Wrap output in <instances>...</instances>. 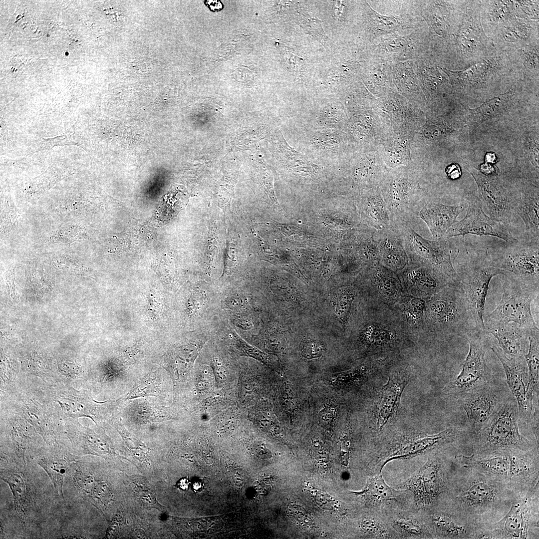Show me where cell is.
<instances>
[{"instance_id": "cell-52", "label": "cell", "mask_w": 539, "mask_h": 539, "mask_svg": "<svg viewBox=\"0 0 539 539\" xmlns=\"http://www.w3.org/2000/svg\"><path fill=\"white\" fill-rule=\"evenodd\" d=\"M281 49L288 65L293 70H299L303 64V59L284 46Z\"/></svg>"}, {"instance_id": "cell-32", "label": "cell", "mask_w": 539, "mask_h": 539, "mask_svg": "<svg viewBox=\"0 0 539 539\" xmlns=\"http://www.w3.org/2000/svg\"><path fill=\"white\" fill-rule=\"evenodd\" d=\"M455 459L461 466L473 469L506 484L509 466L508 453L459 455L456 456Z\"/></svg>"}, {"instance_id": "cell-15", "label": "cell", "mask_w": 539, "mask_h": 539, "mask_svg": "<svg viewBox=\"0 0 539 539\" xmlns=\"http://www.w3.org/2000/svg\"><path fill=\"white\" fill-rule=\"evenodd\" d=\"M466 200L469 206L466 216L460 221H456L448 229L442 238L449 240L456 236L471 234L494 236L507 243L517 240L503 224L493 220L486 215L478 197L471 195L466 197Z\"/></svg>"}, {"instance_id": "cell-34", "label": "cell", "mask_w": 539, "mask_h": 539, "mask_svg": "<svg viewBox=\"0 0 539 539\" xmlns=\"http://www.w3.org/2000/svg\"><path fill=\"white\" fill-rule=\"evenodd\" d=\"M456 513L455 517L445 513H435L431 516L435 533L444 539H473L478 525Z\"/></svg>"}, {"instance_id": "cell-16", "label": "cell", "mask_w": 539, "mask_h": 539, "mask_svg": "<svg viewBox=\"0 0 539 539\" xmlns=\"http://www.w3.org/2000/svg\"><path fill=\"white\" fill-rule=\"evenodd\" d=\"M490 348L502 364L506 382L517 403L520 418L531 426L539 417V406L535 407L527 397L528 370L525 357L508 358L496 345Z\"/></svg>"}, {"instance_id": "cell-14", "label": "cell", "mask_w": 539, "mask_h": 539, "mask_svg": "<svg viewBox=\"0 0 539 539\" xmlns=\"http://www.w3.org/2000/svg\"><path fill=\"white\" fill-rule=\"evenodd\" d=\"M26 457L46 472L60 503L65 505L63 492L65 478L70 464L77 458L67 438L65 441L62 437L48 445L43 442L34 446L27 451Z\"/></svg>"}, {"instance_id": "cell-60", "label": "cell", "mask_w": 539, "mask_h": 539, "mask_svg": "<svg viewBox=\"0 0 539 539\" xmlns=\"http://www.w3.org/2000/svg\"><path fill=\"white\" fill-rule=\"evenodd\" d=\"M486 161L487 162L493 163L496 160L495 156L493 153H488V154H487V155H486Z\"/></svg>"}, {"instance_id": "cell-48", "label": "cell", "mask_w": 539, "mask_h": 539, "mask_svg": "<svg viewBox=\"0 0 539 539\" xmlns=\"http://www.w3.org/2000/svg\"><path fill=\"white\" fill-rule=\"evenodd\" d=\"M339 457L341 463L344 466H347L348 464L350 451V441L348 435V429L347 427L342 434L339 443Z\"/></svg>"}, {"instance_id": "cell-27", "label": "cell", "mask_w": 539, "mask_h": 539, "mask_svg": "<svg viewBox=\"0 0 539 539\" xmlns=\"http://www.w3.org/2000/svg\"><path fill=\"white\" fill-rule=\"evenodd\" d=\"M379 254V263L399 273L409 263L401 237L393 224L376 230L374 236Z\"/></svg>"}, {"instance_id": "cell-5", "label": "cell", "mask_w": 539, "mask_h": 539, "mask_svg": "<svg viewBox=\"0 0 539 539\" xmlns=\"http://www.w3.org/2000/svg\"><path fill=\"white\" fill-rule=\"evenodd\" d=\"M519 418L515 398L510 397L502 399L489 420L473 436L474 453L487 455L527 451L537 446H534L521 434L518 423Z\"/></svg>"}, {"instance_id": "cell-35", "label": "cell", "mask_w": 539, "mask_h": 539, "mask_svg": "<svg viewBox=\"0 0 539 539\" xmlns=\"http://www.w3.org/2000/svg\"><path fill=\"white\" fill-rule=\"evenodd\" d=\"M516 215L525 224L528 240H539L538 189L523 192L517 207Z\"/></svg>"}, {"instance_id": "cell-4", "label": "cell", "mask_w": 539, "mask_h": 539, "mask_svg": "<svg viewBox=\"0 0 539 539\" xmlns=\"http://www.w3.org/2000/svg\"><path fill=\"white\" fill-rule=\"evenodd\" d=\"M423 180L420 165L412 160L407 165L389 169L379 188L393 222L411 221L427 203Z\"/></svg>"}, {"instance_id": "cell-9", "label": "cell", "mask_w": 539, "mask_h": 539, "mask_svg": "<svg viewBox=\"0 0 539 539\" xmlns=\"http://www.w3.org/2000/svg\"><path fill=\"white\" fill-rule=\"evenodd\" d=\"M411 221L394 222L405 250L411 262L425 264L438 270L453 282L459 281L453 266L459 250L442 238L433 241L424 239L411 227Z\"/></svg>"}, {"instance_id": "cell-51", "label": "cell", "mask_w": 539, "mask_h": 539, "mask_svg": "<svg viewBox=\"0 0 539 539\" xmlns=\"http://www.w3.org/2000/svg\"><path fill=\"white\" fill-rule=\"evenodd\" d=\"M302 353L306 358H317L322 355V348L319 343L310 342L303 346Z\"/></svg>"}, {"instance_id": "cell-36", "label": "cell", "mask_w": 539, "mask_h": 539, "mask_svg": "<svg viewBox=\"0 0 539 539\" xmlns=\"http://www.w3.org/2000/svg\"><path fill=\"white\" fill-rule=\"evenodd\" d=\"M127 404L123 410L124 417L139 420L145 423H159L173 418L168 408L149 402L147 400L138 398Z\"/></svg>"}, {"instance_id": "cell-8", "label": "cell", "mask_w": 539, "mask_h": 539, "mask_svg": "<svg viewBox=\"0 0 539 539\" xmlns=\"http://www.w3.org/2000/svg\"><path fill=\"white\" fill-rule=\"evenodd\" d=\"M467 262L456 270L470 309L477 330L486 332L485 305L492 278L507 272L498 268L487 251L470 255Z\"/></svg>"}, {"instance_id": "cell-25", "label": "cell", "mask_w": 539, "mask_h": 539, "mask_svg": "<svg viewBox=\"0 0 539 539\" xmlns=\"http://www.w3.org/2000/svg\"><path fill=\"white\" fill-rule=\"evenodd\" d=\"M398 273L404 284L422 297L429 298L453 282L434 267L411 262Z\"/></svg>"}, {"instance_id": "cell-59", "label": "cell", "mask_w": 539, "mask_h": 539, "mask_svg": "<svg viewBox=\"0 0 539 539\" xmlns=\"http://www.w3.org/2000/svg\"><path fill=\"white\" fill-rule=\"evenodd\" d=\"M178 487L183 490H187L189 486V482L187 479H182L178 483Z\"/></svg>"}, {"instance_id": "cell-12", "label": "cell", "mask_w": 539, "mask_h": 539, "mask_svg": "<svg viewBox=\"0 0 539 539\" xmlns=\"http://www.w3.org/2000/svg\"><path fill=\"white\" fill-rule=\"evenodd\" d=\"M491 257L498 268L525 284L539 288V240L507 242Z\"/></svg>"}, {"instance_id": "cell-33", "label": "cell", "mask_w": 539, "mask_h": 539, "mask_svg": "<svg viewBox=\"0 0 539 539\" xmlns=\"http://www.w3.org/2000/svg\"><path fill=\"white\" fill-rule=\"evenodd\" d=\"M360 194V206L369 226L379 230L393 224L391 214L379 187L361 191Z\"/></svg>"}, {"instance_id": "cell-53", "label": "cell", "mask_w": 539, "mask_h": 539, "mask_svg": "<svg viewBox=\"0 0 539 539\" xmlns=\"http://www.w3.org/2000/svg\"><path fill=\"white\" fill-rule=\"evenodd\" d=\"M226 304L231 310H241L245 307L247 300L242 295L233 294L227 298Z\"/></svg>"}, {"instance_id": "cell-55", "label": "cell", "mask_w": 539, "mask_h": 539, "mask_svg": "<svg viewBox=\"0 0 539 539\" xmlns=\"http://www.w3.org/2000/svg\"><path fill=\"white\" fill-rule=\"evenodd\" d=\"M526 57L525 59V65L529 68L534 69L538 67L539 65L538 50L529 51L525 53Z\"/></svg>"}, {"instance_id": "cell-17", "label": "cell", "mask_w": 539, "mask_h": 539, "mask_svg": "<svg viewBox=\"0 0 539 539\" xmlns=\"http://www.w3.org/2000/svg\"><path fill=\"white\" fill-rule=\"evenodd\" d=\"M64 434L77 457L92 455L111 460L117 456L114 443L103 427L98 433L78 419L68 418L64 420Z\"/></svg>"}, {"instance_id": "cell-26", "label": "cell", "mask_w": 539, "mask_h": 539, "mask_svg": "<svg viewBox=\"0 0 539 539\" xmlns=\"http://www.w3.org/2000/svg\"><path fill=\"white\" fill-rule=\"evenodd\" d=\"M409 381L404 371H398L389 376L382 387L375 410V423L381 431L396 415L404 390Z\"/></svg>"}, {"instance_id": "cell-28", "label": "cell", "mask_w": 539, "mask_h": 539, "mask_svg": "<svg viewBox=\"0 0 539 539\" xmlns=\"http://www.w3.org/2000/svg\"><path fill=\"white\" fill-rule=\"evenodd\" d=\"M417 132L406 129L388 131L378 150L389 169L410 163L412 148Z\"/></svg>"}, {"instance_id": "cell-41", "label": "cell", "mask_w": 539, "mask_h": 539, "mask_svg": "<svg viewBox=\"0 0 539 539\" xmlns=\"http://www.w3.org/2000/svg\"><path fill=\"white\" fill-rule=\"evenodd\" d=\"M361 494L376 505L392 501L395 497L394 490L386 484L381 475L369 479Z\"/></svg>"}, {"instance_id": "cell-22", "label": "cell", "mask_w": 539, "mask_h": 539, "mask_svg": "<svg viewBox=\"0 0 539 539\" xmlns=\"http://www.w3.org/2000/svg\"><path fill=\"white\" fill-rule=\"evenodd\" d=\"M0 434L9 441L18 461L26 465V452L44 442L35 429L21 416L0 406Z\"/></svg>"}, {"instance_id": "cell-42", "label": "cell", "mask_w": 539, "mask_h": 539, "mask_svg": "<svg viewBox=\"0 0 539 539\" xmlns=\"http://www.w3.org/2000/svg\"><path fill=\"white\" fill-rule=\"evenodd\" d=\"M373 371L371 368H358L336 374L333 380L339 387H350L366 381Z\"/></svg>"}, {"instance_id": "cell-39", "label": "cell", "mask_w": 539, "mask_h": 539, "mask_svg": "<svg viewBox=\"0 0 539 539\" xmlns=\"http://www.w3.org/2000/svg\"><path fill=\"white\" fill-rule=\"evenodd\" d=\"M197 349L194 346L180 347L172 351L165 357L162 367L171 374L174 383L186 375L193 364L197 355Z\"/></svg>"}, {"instance_id": "cell-10", "label": "cell", "mask_w": 539, "mask_h": 539, "mask_svg": "<svg viewBox=\"0 0 539 539\" xmlns=\"http://www.w3.org/2000/svg\"><path fill=\"white\" fill-rule=\"evenodd\" d=\"M501 282V300L496 308L484 317V324L513 322L529 330L538 328L532 313L531 304L538 296L539 289L525 284L508 272Z\"/></svg>"}, {"instance_id": "cell-13", "label": "cell", "mask_w": 539, "mask_h": 539, "mask_svg": "<svg viewBox=\"0 0 539 539\" xmlns=\"http://www.w3.org/2000/svg\"><path fill=\"white\" fill-rule=\"evenodd\" d=\"M534 516H539V486L523 495H516L510 510L502 519L485 525L492 539H529Z\"/></svg>"}, {"instance_id": "cell-21", "label": "cell", "mask_w": 539, "mask_h": 539, "mask_svg": "<svg viewBox=\"0 0 539 539\" xmlns=\"http://www.w3.org/2000/svg\"><path fill=\"white\" fill-rule=\"evenodd\" d=\"M445 485L440 462L431 458L400 486L413 493L418 505L428 507L437 501L444 490Z\"/></svg>"}, {"instance_id": "cell-24", "label": "cell", "mask_w": 539, "mask_h": 539, "mask_svg": "<svg viewBox=\"0 0 539 539\" xmlns=\"http://www.w3.org/2000/svg\"><path fill=\"white\" fill-rule=\"evenodd\" d=\"M455 398L466 412L473 436L481 430L502 400L490 384L462 394Z\"/></svg>"}, {"instance_id": "cell-6", "label": "cell", "mask_w": 539, "mask_h": 539, "mask_svg": "<svg viewBox=\"0 0 539 539\" xmlns=\"http://www.w3.org/2000/svg\"><path fill=\"white\" fill-rule=\"evenodd\" d=\"M428 299L424 320L432 332L443 337L464 338L476 329L460 280Z\"/></svg>"}, {"instance_id": "cell-50", "label": "cell", "mask_w": 539, "mask_h": 539, "mask_svg": "<svg viewBox=\"0 0 539 539\" xmlns=\"http://www.w3.org/2000/svg\"><path fill=\"white\" fill-rule=\"evenodd\" d=\"M137 496L143 505L147 508H156L160 510L161 506L157 503L155 496L148 490H140L137 493Z\"/></svg>"}, {"instance_id": "cell-58", "label": "cell", "mask_w": 539, "mask_h": 539, "mask_svg": "<svg viewBox=\"0 0 539 539\" xmlns=\"http://www.w3.org/2000/svg\"><path fill=\"white\" fill-rule=\"evenodd\" d=\"M205 3L210 9L214 11L220 10L223 8L222 2L219 0H207Z\"/></svg>"}, {"instance_id": "cell-29", "label": "cell", "mask_w": 539, "mask_h": 539, "mask_svg": "<svg viewBox=\"0 0 539 539\" xmlns=\"http://www.w3.org/2000/svg\"><path fill=\"white\" fill-rule=\"evenodd\" d=\"M485 331L498 341L508 358L524 357L529 330L513 323H485Z\"/></svg>"}, {"instance_id": "cell-46", "label": "cell", "mask_w": 539, "mask_h": 539, "mask_svg": "<svg viewBox=\"0 0 539 539\" xmlns=\"http://www.w3.org/2000/svg\"><path fill=\"white\" fill-rule=\"evenodd\" d=\"M361 527L368 534L376 538H388L391 537L386 527L376 518L362 520Z\"/></svg>"}, {"instance_id": "cell-11", "label": "cell", "mask_w": 539, "mask_h": 539, "mask_svg": "<svg viewBox=\"0 0 539 539\" xmlns=\"http://www.w3.org/2000/svg\"><path fill=\"white\" fill-rule=\"evenodd\" d=\"M486 332L476 329L465 337L469 344V352L462 364L458 375L444 387L447 395L455 398L464 393L489 384L491 372L485 355L490 347Z\"/></svg>"}, {"instance_id": "cell-45", "label": "cell", "mask_w": 539, "mask_h": 539, "mask_svg": "<svg viewBox=\"0 0 539 539\" xmlns=\"http://www.w3.org/2000/svg\"><path fill=\"white\" fill-rule=\"evenodd\" d=\"M86 499L91 500L94 503L102 507L107 506L112 501V496L107 483L105 481H100L95 482L94 485Z\"/></svg>"}, {"instance_id": "cell-31", "label": "cell", "mask_w": 539, "mask_h": 539, "mask_svg": "<svg viewBox=\"0 0 539 539\" xmlns=\"http://www.w3.org/2000/svg\"><path fill=\"white\" fill-rule=\"evenodd\" d=\"M465 209L464 205L450 206L439 203H427L418 214L426 223L433 237L437 239L443 236Z\"/></svg>"}, {"instance_id": "cell-44", "label": "cell", "mask_w": 539, "mask_h": 539, "mask_svg": "<svg viewBox=\"0 0 539 539\" xmlns=\"http://www.w3.org/2000/svg\"><path fill=\"white\" fill-rule=\"evenodd\" d=\"M298 20L299 24L302 28L316 37L322 42L327 39V36L322 27L321 22L312 13H303Z\"/></svg>"}, {"instance_id": "cell-18", "label": "cell", "mask_w": 539, "mask_h": 539, "mask_svg": "<svg viewBox=\"0 0 539 539\" xmlns=\"http://www.w3.org/2000/svg\"><path fill=\"white\" fill-rule=\"evenodd\" d=\"M343 132L355 152L378 148L388 130L376 112L368 110L349 118Z\"/></svg>"}, {"instance_id": "cell-38", "label": "cell", "mask_w": 539, "mask_h": 539, "mask_svg": "<svg viewBox=\"0 0 539 539\" xmlns=\"http://www.w3.org/2000/svg\"><path fill=\"white\" fill-rule=\"evenodd\" d=\"M539 328L529 330L528 352L524 355L528 370L527 397L533 403L535 397L538 399L539 388Z\"/></svg>"}, {"instance_id": "cell-37", "label": "cell", "mask_w": 539, "mask_h": 539, "mask_svg": "<svg viewBox=\"0 0 539 539\" xmlns=\"http://www.w3.org/2000/svg\"><path fill=\"white\" fill-rule=\"evenodd\" d=\"M164 375L159 369L151 371L143 375L134 383L123 397L122 400H129L153 396L163 398L165 392Z\"/></svg>"}, {"instance_id": "cell-57", "label": "cell", "mask_w": 539, "mask_h": 539, "mask_svg": "<svg viewBox=\"0 0 539 539\" xmlns=\"http://www.w3.org/2000/svg\"><path fill=\"white\" fill-rule=\"evenodd\" d=\"M235 323L242 328L243 329H249L251 328V324L250 321L247 318H236L234 319Z\"/></svg>"}, {"instance_id": "cell-30", "label": "cell", "mask_w": 539, "mask_h": 539, "mask_svg": "<svg viewBox=\"0 0 539 539\" xmlns=\"http://www.w3.org/2000/svg\"><path fill=\"white\" fill-rule=\"evenodd\" d=\"M461 436V431L449 428L438 433L424 435L412 438L395 450L387 461L392 459L413 457L438 449L453 442Z\"/></svg>"}, {"instance_id": "cell-40", "label": "cell", "mask_w": 539, "mask_h": 539, "mask_svg": "<svg viewBox=\"0 0 539 539\" xmlns=\"http://www.w3.org/2000/svg\"><path fill=\"white\" fill-rule=\"evenodd\" d=\"M506 94L496 97L484 103L482 106L470 111L468 125L474 130L481 123L497 115L503 108V102Z\"/></svg>"}, {"instance_id": "cell-2", "label": "cell", "mask_w": 539, "mask_h": 539, "mask_svg": "<svg viewBox=\"0 0 539 539\" xmlns=\"http://www.w3.org/2000/svg\"><path fill=\"white\" fill-rule=\"evenodd\" d=\"M464 469L453 490L456 512L477 524L508 506L516 495L501 481L470 468Z\"/></svg>"}, {"instance_id": "cell-7", "label": "cell", "mask_w": 539, "mask_h": 539, "mask_svg": "<svg viewBox=\"0 0 539 539\" xmlns=\"http://www.w3.org/2000/svg\"><path fill=\"white\" fill-rule=\"evenodd\" d=\"M36 385L50 401L59 408L64 420L87 417L97 427L104 428L111 421L118 409L117 400L96 401L86 389L77 390L71 384H51L34 377Z\"/></svg>"}, {"instance_id": "cell-1", "label": "cell", "mask_w": 539, "mask_h": 539, "mask_svg": "<svg viewBox=\"0 0 539 539\" xmlns=\"http://www.w3.org/2000/svg\"><path fill=\"white\" fill-rule=\"evenodd\" d=\"M27 463L18 462L16 456L0 453L1 480L9 487L13 501L12 518L17 538H43L44 527L58 515L60 503L56 492L44 493L43 483L34 471L36 463L26 457Z\"/></svg>"}, {"instance_id": "cell-54", "label": "cell", "mask_w": 539, "mask_h": 539, "mask_svg": "<svg viewBox=\"0 0 539 539\" xmlns=\"http://www.w3.org/2000/svg\"><path fill=\"white\" fill-rule=\"evenodd\" d=\"M148 312L153 318H156L161 311V302L159 296L154 292L149 295Z\"/></svg>"}, {"instance_id": "cell-23", "label": "cell", "mask_w": 539, "mask_h": 539, "mask_svg": "<svg viewBox=\"0 0 539 539\" xmlns=\"http://www.w3.org/2000/svg\"><path fill=\"white\" fill-rule=\"evenodd\" d=\"M508 454L509 466L505 482L507 487L517 495L539 486V447Z\"/></svg>"}, {"instance_id": "cell-20", "label": "cell", "mask_w": 539, "mask_h": 539, "mask_svg": "<svg viewBox=\"0 0 539 539\" xmlns=\"http://www.w3.org/2000/svg\"><path fill=\"white\" fill-rule=\"evenodd\" d=\"M478 186L483 208L487 215L511 230L519 200L508 196L503 187L489 178L472 173Z\"/></svg>"}, {"instance_id": "cell-56", "label": "cell", "mask_w": 539, "mask_h": 539, "mask_svg": "<svg viewBox=\"0 0 539 539\" xmlns=\"http://www.w3.org/2000/svg\"><path fill=\"white\" fill-rule=\"evenodd\" d=\"M445 172L447 176L452 180L458 179L461 175L460 167L455 164L448 166L446 168Z\"/></svg>"}, {"instance_id": "cell-43", "label": "cell", "mask_w": 539, "mask_h": 539, "mask_svg": "<svg viewBox=\"0 0 539 539\" xmlns=\"http://www.w3.org/2000/svg\"><path fill=\"white\" fill-rule=\"evenodd\" d=\"M395 528L401 533L417 538H431L428 529L420 522L407 517H398L393 521Z\"/></svg>"}, {"instance_id": "cell-49", "label": "cell", "mask_w": 539, "mask_h": 539, "mask_svg": "<svg viewBox=\"0 0 539 539\" xmlns=\"http://www.w3.org/2000/svg\"><path fill=\"white\" fill-rule=\"evenodd\" d=\"M336 408L333 405H328L322 409L319 413V421L324 427H330L335 419Z\"/></svg>"}, {"instance_id": "cell-47", "label": "cell", "mask_w": 539, "mask_h": 539, "mask_svg": "<svg viewBox=\"0 0 539 539\" xmlns=\"http://www.w3.org/2000/svg\"><path fill=\"white\" fill-rule=\"evenodd\" d=\"M79 232L78 227L76 226L60 228L52 235L51 240L53 242L60 241L71 244L78 241Z\"/></svg>"}, {"instance_id": "cell-61", "label": "cell", "mask_w": 539, "mask_h": 539, "mask_svg": "<svg viewBox=\"0 0 539 539\" xmlns=\"http://www.w3.org/2000/svg\"><path fill=\"white\" fill-rule=\"evenodd\" d=\"M201 486V484L200 482H196L193 485V488L195 490L200 489Z\"/></svg>"}, {"instance_id": "cell-19", "label": "cell", "mask_w": 539, "mask_h": 539, "mask_svg": "<svg viewBox=\"0 0 539 539\" xmlns=\"http://www.w3.org/2000/svg\"><path fill=\"white\" fill-rule=\"evenodd\" d=\"M343 165L352 186L360 192L379 187L389 171L378 148L355 152Z\"/></svg>"}, {"instance_id": "cell-3", "label": "cell", "mask_w": 539, "mask_h": 539, "mask_svg": "<svg viewBox=\"0 0 539 539\" xmlns=\"http://www.w3.org/2000/svg\"><path fill=\"white\" fill-rule=\"evenodd\" d=\"M0 406L24 418L47 445L64 436V420L59 408L39 390L33 376L22 374L11 393L0 395Z\"/></svg>"}]
</instances>
